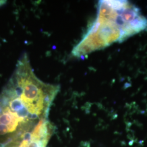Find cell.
<instances>
[{
	"label": "cell",
	"instance_id": "4",
	"mask_svg": "<svg viewBox=\"0 0 147 147\" xmlns=\"http://www.w3.org/2000/svg\"><path fill=\"white\" fill-rule=\"evenodd\" d=\"M5 1H0V6L2 5L4 3H5Z\"/></svg>",
	"mask_w": 147,
	"mask_h": 147
},
{
	"label": "cell",
	"instance_id": "2",
	"mask_svg": "<svg viewBox=\"0 0 147 147\" xmlns=\"http://www.w3.org/2000/svg\"><path fill=\"white\" fill-rule=\"evenodd\" d=\"M147 28V18L129 2L100 1L94 21L74 47L72 54L77 57L85 56Z\"/></svg>",
	"mask_w": 147,
	"mask_h": 147
},
{
	"label": "cell",
	"instance_id": "3",
	"mask_svg": "<svg viewBox=\"0 0 147 147\" xmlns=\"http://www.w3.org/2000/svg\"><path fill=\"white\" fill-rule=\"evenodd\" d=\"M55 131L48 119L40 123L33 129L24 132L1 147H47Z\"/></svg>",
	"mask_w": 147,
	"mask_h": 147
},
{
	"label": "cell",
	"instance_id": "1",
	"mask_svg": "<svg viewBox=\"0 0 147 147\" xmlns=\"http://www.w3.org/2000/svg\"><path fill=\"white\" fill-rule=\"evenodd\" d=\"M59 90L58 85L37 78L27 55H24L0 94V145L47 120Z\"/></svg>",
	"mask_w": 147,
	"mask_h": 147
}]
</instances>
